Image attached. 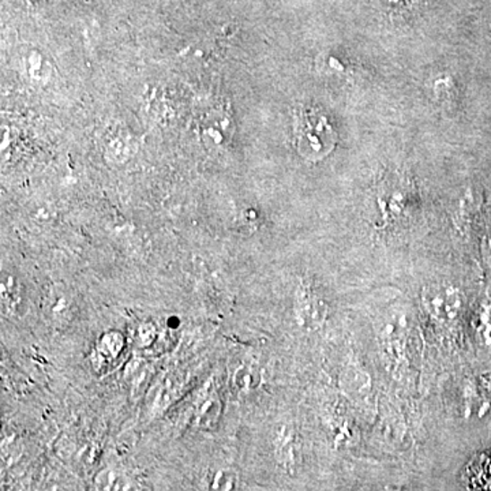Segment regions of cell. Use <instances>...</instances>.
I'll return each instance as SVG.
<instances>
[{"instance_id":"cell-1","label":"cell","mask_w":491,"mask_h":491,"mask_svg":"<svg viewBox=\"0 0 491 491\" xmlns=\"http://www.w3.org/2000/svg\"><path fill=\"white\" fill-rule=\"evenodd\" d=\"M299 151L307 159H322L335 146V131L325 117L309 110L299 117L298 131Z\"/></svg>"},{"instance_id":"cell-2","label":"cell","mask_w":491,"mask_h":491,"mask_svg":"<svg viewBox=\"0 0 491 491\" xmlns=\"http://www.w3.org/2000/svg\"><path fill=\"white\" fill-rule=\"evenodd\" d=\"M464 483L471 490H491V451L475 456L464 469Z\"/></svg>"},{"instance_id":"cell-3","label":"cell","mask_w":491,"mask_h":491,"mask_svg":"<svg viewBox=\"0 0 491 491\" xmlns=\"http://www.w3.org/2000/svg\"><path fill=\"white\" fill-rule=\"evenodd\" d=\"M97 490H128L130 482L127 478L115 471H102L94 480Z\"/></svg>"},{"instance_id":"cell-4","label":"cell","mask_w":491,"mask_h":491,"mask_svg":"<svg viewBox=\"0 0 491 491\" xmlns=\"http://www.w3.org/2000/svg\"><path fill=\"white\" fill-rule=\"evenodd\" d=\"M238 485V477L230 469L219 471L212 482V490H232Z\"/></svg>"},{"instance_id":"cell-5","label":"cell","mask_w":491,"mask_h":491,"mask_svg":"<svg viewBox=\"0 0 491 491\" xmlns=\"http://www.w3.org/2000/svg\"><path fill=\"white\" fill-rule=\"evenodd\" d=\"M380 6L387 7V9H401V7L408 4L411 0H377Z\"/></svg>"}]
</instances>
